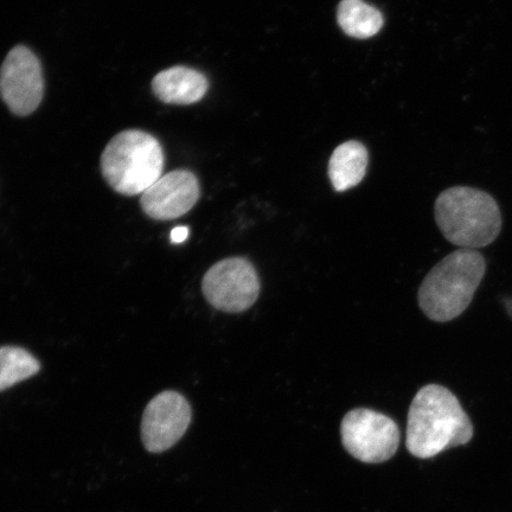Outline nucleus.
Masks as SVG:
<instances>
[{"mask_svg":"<svg viewBox=\"0 0 512 512\" xmlns=\"http://www.w3.org/2000/svg\"><path fill=\"white\" fill-rule=\"evenodd\" d=\"M43 95L40 60L27 47H15L0 68V96L12 113L25 117L37 110Z\"/></svg>","mask_w":512,"mask_h":512,"instance_id":"obj_7","label":"nucleus"},{"mask_svg":"<svg viewBox=\"0 0 512 512\" xmlns=\"http://www.w3.org/2000/svg\"><path fill=\"white\" fill-rule=\"evenodd\" d=\"M189 236V229L188 227H176L171 232V241L176 243H183L185 240L188 239Z\"/></svg>","mask_w":512,"mask_h":512,"instance_id":"obj_14","label":"nucleus"},{"mask_svg":"<svg viewBox=\"0 0 512 512\" xmlns=\"http://www.w3.org/2000/svg\"><path fill=\"white\" fill-rule=\"evenodd\" d=\"M208 80L202 73L187 67H172L155 76L153 93L160 101L172 105H191L204 98Z\"/></svg>","mask_w":512,"mask_h":512,"instance_id":"obj_10","label":"nucleus"},{"mask_svg":"<svg viewBox=\"0 0 512 512\" xmlns=\"http://www.w3.org/2000/svg\"><path fill=\"white\" fill-rule=\"evenodd\" d=\"M202 292L214 309L227 313L245 312L260 294V279L251 261L228 258L217 262L204 275Z\"/></svg>","mask_w":512,"mask_h":512,"instance_id":"obj_6","label":"nucleus"},{"mask_svg":"<svg viewBox=\"0 0 512 512\" xmlns=\"http://www.w3.org/2000/svg\"><path fill=\"white\" fill-rule=\"evenodd\" d=\"M200 195L197 177L188 170H175L144 192L140 206L151 219L170 221L189 213Z\"/></svg>","mask_w":512,"mask_h":512,"instance_id":"obj_9","label":"nucleus"},{"mask_svg":"<svg viewBox=\"0 0 512 512\" xmlns=\"http://www.w3.org/2000/svg\"><path fill=\"white\" fill-rule=\"evenodd\" d=\"M337 21L345 34L361 40L379 34L383 27L381 12L363 0H342L337 9Z\"/></svg>","mask_w":512,"mask_h":512,"instance_id":"obj_12","label":"nucleus"},{"mask_svg":"<svg viewBox=\"0 0 512 512\" xmlns=\"http://www.w3.org/2000/svg\"><path fill=\"white\" fill-rule=\"evenodd\" d=\"M486 271L485 259L476 249H458L426 275L419 290L425 316L445 323L459 317L472 303Z\"/></svg>","mask_w":512,"mask_h":512,"instance_id":"obj_2","label":"nucleus"},{"mask_svg":"<svg viewBox=\"0 0 512 512\" xmlns=\"http://www.w3.org/2000/svg\"><path fill=\"white\" fill-rule=\"evenodd\" d=\"M164 170V151L151 134L128 130L115 136L101 156V171L110 187L136 196L152 187Z\"/></svg>","mask_w":512,"mask_h":512,"instance_id":"obj_4","label":"nucleus"},{"mask_svg":"<svg viewBox=\"0 0 512 512\" xmlns=\"http://www.w3.org/2000/svg\"><path fill=\"white\" fill-rule=\"evenodd\" d=\"M434 213L446 240L462 248L489 246L502 230L501 209L495 198L483 190L447 189L435 201Z\"/></svg>","mask_w":512,"mask_h":512,"instance_id":"obj_3","label":"nucleus"},{"mask_svg":"<svg viewBox=\"0 0 512 512\" xmlns=\"http://www.w3.org/2000/svg\"><path fill=\"white\" fill-rule=\"evenodd\" d=\"M191 422V407L177 392L160 393L145 408L142 440L147 451L162 453L175 446L187 433Z\"/></svg>","mask_w":512,"mask_h":512,"instance_id":"obj_8","label":"nucleus"},{"mask_svg":"<svg viewBox=\"0 0 512 512\" xmlns=\"http://www.w3.org/2000/svg\"><path fill=\"white\" fill-rule=\"evenodd\" d=\"M345 450L367 464L387 462L400 446L398 424L389 416L367 408L352 409L341 424Z\"/></svg>","mask_w":512,"mask_h":512,"instance_id":"obj_5","label":"nucleus"},{"mask_svg":"<svg viewBox=\"0 0 512 512\" xmlns=\"http://www.w3.org/2000/svg\"><path fill=\"white\" fill-rule=\"evenodd\" d=\"M41 364L29 351L18 347L0 348V392L35 376Z\"/></svg>","mask_w":512,"mask_h":512,"instance_id":"obj_13","label":"nucleus"},{"mask_svg":"<svg viewBox=\"0 0 512 512\" xmlns=\"http://www.w3.org/2000/svg\"><path fill=\"white\" fill-rule=\"evenodd\" d=\"M473 425L457 396L439 384L422 387L412 402L407 421V450L430 459L448 448L466 445Z\"/></svg>","mask_w":512,"mask_h":512,"instance_id":"obj_1","label":"nucleus"},{"mask_svg":"<svg viewBox=\"0 0 512 512\" xmlns=\"http://www.w3.org/2000/svg\"><path fill=\"white\" fill-rule=\"evenodd\" d=\"M368 160V151L361 143L339 145L329 163V177L335 190L343 192L360 184L366 176Z\"/></svg>","mask_w":512,"mask_h":512,"instance_id":"obj_11","label":"nucleus"}]
</instances>
